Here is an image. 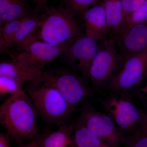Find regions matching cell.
Returning a JSON list of instances; mask_svg holds the SVG:
<instances>
[{
	"mask_svg": "<svg viewBox=\"0 0 147 147\" xmlns=\"http://www.w3.org/2000/svg\"><path fill=\"white\" fill-rule=\"evenodd\" d=\"M39 115L24 89L9 97L0 106V124L19 144L33 140L39 132Z\"/></svg>",
	"mask_w": 147,
	"mask_h": 147,
	"instance_id": "obj_1",
	"label": "cell"
},
{
	"mask_svg": "<svg viewBox=\"0 0 147 147\" xmlns=\"http://www.w3.org/2000/svg\"><path fill=\"white\" fill-rule=\"evenodd\" d=\"M131 92H111L101 105L124 138L147 134V116L135 104Z\"/></svg>",
	"mask_w": 147,
	"mask_h": 147,
	"instance_id": "obj_2",
	"label": "cell"
},
{
	"mask_svg": "<svg viewBox=\"0 0 147 147\" xmlns=\"http://www.w3.org/2000/svg\"><path fill=\"white\" fill-rule=\"evenodd\" d=\"M27 91L47 129L71 121L78 110L55 87L42 82L27 85Z\"/></svg>",
	"mask_w": 147,
	"mask_h": 147,
	"instance_id": "obj_3",
	"label": "cell"
},
{
	"mask_svg": "<svg viewBox=\"0 0 147 147\" xmlns=\"http://www.w3.org/2000/svg\"><path fill=\"white\" fill-rule=\"evenodd\" d=\"M75 16L65 7H46L36 40L61 44L76 38L83 33Z\"/></svg>",
	"mask_w": 147,
	"mask_h": 147,
	"instance_id": "obj_4",
	"label": "cell"
},
{
	"mask_svg": "<svg viewBox=\"0 0 147 147\" xmlns=\"http://www.w3.org/2000/svg\"><path fill=\"white\" fill-rule=\"evenodd\" d=\"M100 47L84 77L89 79L96 89L107 88L121 70L124 61L115 47L114 39L100 40Z\"/></svg>",
	"mask_w": 147,
	"mask_h": 147,
	"instance_id": "obj_5",
	"label": "cell"
},
{
	"mask_svg": "<svg viewBox=\"0 0 147 147\" xmlns=\"http://www.w3.org/2000/svg\"><path fill=\"white\" fill-rule=\"evenodd\" d=\"M42 82L55 87L76 108L91 96L93 91L85 78L65 69L43 71Z\"/></svg>",
	"mask_w": 147,
	"mask_h": 147,
	"instance_id": "obj_6",
	"label": "cell"
},
{
	"mask_svg": "<svg viewBox=\"0 0 147 147\" xmlns=\"http://www.w3.org/2000/svg\"><path fill=\"white\" fill-rule=\"evenodd\" d=\"M71 40L61 44L33 40L24 46L21 52L10 54V56L11 60L21 65L42 70L45 66L64 54Z\"/></svg>",
	"mask_w": 147,
	"mask_h": 147,
	"instance_id": "obj_7",
	"label": "cell"
},
{
	"mask_svg": "<svg viewBox=\"0 0 147 147\" xmlns=\"http://www.w3.org/2000/svg\"><path fill=\"white\" fill-rule=\"evenodd\" d=\"M147 74V48L130 56L124 61L119 73L106 90L111 92L132 93Z\"/></svg>",
	"mask_w": 147,
	"mask_h": 147,
	"instance_id": "obj_8",
	"label": "cell"
},
{
	"mask_svg": "<svg viewBox=\"0 0 147 147\" xmlns=\"http://www.w3.org/2000/svg\"><path fill=\"white\" fill-rule=\"evenodd\" d=\"M77 121L95 136L113 147L123 144V137L112 119L106 113L86 106L81 110Z\"/></svg>",
	"mask_w": 147,
	"mask_h": 147,
	"instance_id": "obj_9",
	"label": "cell"
},
{
	"mask_svg": "<svg viewBox=\"0 0 147 147\" xmlns=\"http://www.w3.org/2000/svg\"><path fill=\"white\" fill-rule=\"evenodd\" d=\"M99 41L82 33L71 40L63 55L70 66L81 71L84 76L100 48Z\"/></svg>",
	"mask_w": 147,
	"mask_h": 147,
	"instance_id": "obj_10",
	"label": "cell"
},
{
	"mask_svg": "<svg viewBox=\"0 0 147 147\" xmlns=\"http://www.w3.org/2000/svg\"><path fill=\"white\" fill-rule=\"evenodd\" d=\"M123 61L147 48V22L131 27L117 39Z\"/></svg>",
	"mask_w": 147,
	"mask_h": 147,
	"instance_id": "obj_11",
	"label": "cell"
},
{
	"mask_svg": "<svg viewBox=\"0 0 147 147\" xmlns=\"http://www.w3.org/2000/svg\"><path fill=\"white\" fill-rule=\"evenodd\" d=\"M74 123L59 127L57 131L46 129L38 132L33 140L41 147H78L74 136Z\"/></svg>",
	"mask_w": 147,
	"mask_h": 147,
	"instance_id": "obj_12",
	"label": "cell"
},
{
	"mask_svg": "<svg viewBox=\"0 0 147 147\" xmlns=\"http://www.w3.org/2000/svg\"><path fill=\"white\" fill-rule=\"evenodd\" d=\"M81 16L87 36L99 41L105 39L108 32V25L103 1L88 9Z\"/></svg>",
	"mask_w": 147,
	"mask_h": 147,
	"instance_id": "obj_13",
	"label": "cell"
},
{
	"mask_svg": "<svg viewBox=\"0 0 147 147\" xmlns=\"http://www.w3.org/2000/svg\"><path fill=\"white\" fill-rule=\"evenodd\" d=\"M42 15L31 13L25 17L11 40L9 47L14 46L21 51L30 42L36 40V32L41 25Z\"/></svg>",
	"mask_w": 147,
	"mask_h": 147,
	"instance_id": "obj_14",
	"label": "cell"
},
{
	"mask_svg": "<svg viewBox=\"0 0 147 147\" xmlns=\"http://www.w3.org/2000/svg\"><path fill=\"white\" fill-rule=\"evenodd\" d=\"M43 70L29 68L11 60L1 62L0 76L11 77L27 85L42 82Z\"/></svg>",
	"mask_w": 147,
	"mask_h": 147,
	"instance_id": "obj_15",
	"label": "cell"
},
{
	"mask_svg": "<svg viewBox=\"0 0 147 147\" xmlns=\"http://www.w3.org/2000/svg\"><path fill=\"white\" fill-rule=\"evenodd\" d=\"M108 21V31L117 38L123 20V11L121 0H103Z\"/></svg>",
	"mask_w": 147,
	"mask_h": 147,
	"instance_id": "obj_16",
	"label": "cell"
},
{
	"mask_svg": "<svg viewBox=\"0 0 147 147\" xmlns=\"http://www.w3.org/2000/svg\"><path fill=\"white\" fill-rule=\"evenodd\" d=\"M74 136L78 147H113L92 134L77 121H74Z\"/></svg>",
	"mask_w": 147,
	"mask_h": 147,
	"instance_id": "obj_17",
	"label": "cell"
},
{
	"mask_svg": "<svg viewBox=\"0 0 147 147\" xmlns=\"http://www.w3.org/2000/svg\"><path fill=\"white\" fill-rule=\"evenodd\" d=\"M31 13L30 7L25 0H10L7 12L0 19V26H2L12 20L25 18Z\"/></svg>",
	"mask_w": 147,
	"mask_h": 147,
	"instance_id": "obj_18",
	"label": "cell"
},
{
	"mask_svg": "<svg viewBox=\"0 0 147 147\" xmlns=\"http://www.w3.org/2000/svg\"><path fill=\"white\" fill-rule=\"evenodd\" d=\"M146 22H147V0H145L139 8L129 14L124 19L117 38L133 26Z\"/></svg>",
	"mask_w": 147,
	"mask_h": 147,
	"instance_id": "obj_19",
	"label": "cell"
},
{
	"mask_svg": "<svg viewBox=\"0 0 147 147\" xmlns=\"http://www.w3.org/2000/svg\"><path fill=\"white\" fill-rule=\"evenodd\" d=\"M24 18L16 19L7 22L1 26L0 44L1 48L5 49L9 47V44Z\"/></svg>",
	"mask_w": 147,
	"mask_h": 147,
	"instance_id": "obj_20",
	"label": "cell"
},
{
	"mask_svg": "<svg viewBox=\"0 0 147 147\" xmlns=\"http://www.w3.org/2000/svg\"><path fill=\"white\" fill-rule=\"evenodd\" d=\"M24 83L16 79L5 76H0L1 98L7 94H15L23 89Z\"/></svg>",
	"mask_w": 147,
	"mask_h": 147,
	"instance_id": "obj_21",
	"label": "cell"
},
{
	"mask_svg": "<svg viewBox=\"0 0 147 147\" xmlns=\"http://www.w3.org/2000/svg\"><path fill=\"white\" fill-rule=\"evenodd\" d=\"M103 0H64L65 8L75 16L81 15L88 9L102 2Z\"/></svg>",
	"mask_w": 147,
	"mask_h": 147,
	"instance_id": "obj_22",
	"label": "cell"
},
{
	"mask_svg": "<svg viewBox=\"0 0 147 147\" xmlns=\"http://www.w3.org/2000/svg\"><path fill=\"white\" fill-rule=\"evenodd\" d=\"M123 144L126 147H147V134L124 138Z\"/></svg>",
	"mask_w": 147,
	"mask_h": 147,
	"instance_id": "obj_23",
	"label": "cell"
},
{
	"mask_svg": "<svg viewBox=\"0 0 147 147\" xmlns=\"http://www.w3.org/2000/svg\"><path fill=\"white\" fill-rule=\"evenodd\" d=\"M145 1V0H121L123 8V20L129 14L139 8Z\"/></svg>",
	"mask_w": 147,
	"mask_h": 147,
	"instance_id": "obj_24",
	"label": "cell"
},
{
	"mask_svg": "<svg viewBox=\"0 0 147 147\" xmlns=\"http://www.w3.org/2000/svg\"><path fill=\"white\" fill-rule=\"evenodd\" d=\"M132 94L137 96L147 106V83L144 86L133 92Z\"/></svg>",
	"mask_w": 147,
	"mask_h": 147,
	"instance_id": "obj_25",
	"label": "cell"
},
{
	"mask_svg": "<svg viewBox=\"0 0 147 147\" xmlns=\"http://www.w3.org/2000/svg\"><path fill=\"white\" fill-rule=\"evenodd\" d=\"M10 136L8 133H0V147H11Z\"/></svg>",
	"mask_w": 147,
	"mask_h": 147,
	"instance_id": "obj_26",
	"label": "cell"
},
{
	"mask_svg": "<svg viewBox=\"0 0 147 147\" xmlns=\"http://www.w3.org/2000/svg\"><path fill=\"white\" fill-rule=\"evenodd\" d=\"M47 0H34L36 3V10L38 11L46 7Z\"/></svg>",
	"mask_w": 147,
	"mask_h": 147,
	"instance_id": "obj_27",
	"label": "cell"
},
{
	"mask_svg": "<svg viewBox=\"0 0 147 147\" xmlns=\"http://www.w3.org/2000/svg\"><path fill=\"white\" fill-rule=\"evenodd\" d=\"M18 147H41L39 145L37 144L34 140H31L30 142L27 144H24V143L18 144Z\"/></svg>",
	"mask_w": 147,
	"mask_h": 147,
	"instance_id": "obj_28",
	"label": "cell"
},
{
	"mask_svg": "<svg viewBox=\"0 0 147 147\" xmlns=\"http://www.w3.org/2000/svg\"><path fill=\"white\" fill-rule=\"evenodd\" d=\"M145 112H146V115H147V110L146 111H145Z\"/></svg>",
	"mask_w": 147,
	"mask_h": 147,
	"instance_id": "obj_29",
	"label": "cell"
},
{
	"mask_svg": "<svg viewBox=\"0 0 147 147\" xmlns=\"http://www.w3.org/2000/svg\"></svg>",
	"mask_w": 147,
	"mask_h": 147,
	"instance_id": "obj_30",
	"label": "cell"
}]
</instances>
